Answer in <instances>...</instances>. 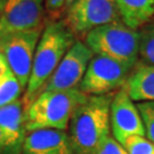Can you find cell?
I'll return each instance as SVG.
<instances>
[{"mask_svg": "<svg viewBox=\"0 0 154 154\" xmlns=\"http://www.w3.org/2000/svg\"><path fill=\"white\" fill-rule=\"evenodd\" d=\"M75 41L74 34L64 21H49L46 23L35 48L31 75L23 95L24 110L41 94L46 82Z\"/></svg>", "mask_w": 154, "mask_h": 154, "instance_id": "6da1fadb", "label": "cell"}, {"mask_svg": "<svg viewBox=\"0 0 154 154\" xmlns=\"http://www.w3.org/2000/svg\"><path fill=\"white\" fill-rule=\"evenodd\" d=\"M114 93L88 96L74 111L67 128L73 154H95L110 130V106Z\"/></svg>", "mask_w": 154, "mask_h": 154, "instance_id": "7a4b0ae2", "label": "cell"}, {"mask_svg": "<svg viewBox=\"0 0 154 154\" xmlns=\"http://www.w3.org/2000/svg\"><path fill=\"white\" fill-rule=\"evenodd\" d=\"M88 96L79 89L42 91L24 110L26 132L40 129L66 131L74 111L83 104Z\"/></svg>", "mask_w": 154, "mask_h": 154, "instance_id": "3957f363", "label": "cell"}, {"mask_svg": "<svg viewBox=\"0 0 154 154\" xmlns=\"http://www.w3.org/2000/svg\"><path fill=\"white\" fill-rule=\"evenodd\" d=\"M94 55L103 56L134 69L139 62V32L120 21L95 29L85 37Z\"/></svg>", "mask_w": 154, "mask_h": 154, "instance_id": "277c9868", "label": "cell"}, {"mask_svg": "<svg viewBox=\"0 0 154 154\" xmlns=\"http://www.w3.org/2000/svg\"><path fill=\"white\" fill-rule=\"evenodd\" d=\"M132 70L120 62L94 55L79 85V90L87 96L116 93L125 87Z\"/></svg>", "mask_w": 154, "mask_h": 154, "instance_id": "5b68a950", "label": "cell"}, {"mask_svg": "<svg viewBox=\"0 0 154 154\" xmlns=\"http://www.w3.org/2000/svg\"><path fill=\"white\" fill-rule=\"evenodd\" d=\"M42 30L44 26L0 37V54L4 56L11 72L16 77L24 90L31 75L33 57Z\"/></svg>", "mask_w": 154, "mask_h": 154, "instance_id": "8992f818", "label": "cell"}, {"mask_svg": "<svg viewBox=\"0 0 154 154\" xmlns=\"http://www.w3.org/2000/svg\"><path fill=\"white\" fill-rule=\"evenodd\" d=\"M120 21L114 0H73L64 20L74 37H86L90 31Z\"/></svg>", "mask_w": 154, "mask_h": 154, "instance_id": "52a82bcc", "label": "cell"}, {"mask_svg": "<svg viewBox=\"0 0 154 154\" xmlns=\"http://www.w3.org/2000/svg\"><path fill=\"white\" fill-rule=\"evenodd\" d=\"M93 56V51L83 42L75 41L46 82L41 93L79 89Z\"/></svg>", "mask_w": 154, "mask_h": 154, "instance_id": "ba28073f", "label": "cell"}, {"mask_svg": "<svg viewBox=\"0 0 154 154\" xmlns=\"http://www.w3.org/2000/svg\"><path fill=\"white\" fill-rule=\"evenodd\" d=\"M45 0H2L0 37L44 26Z\"/></svg>", "mask_w": 154, "mask_h": 154, "instance_id": "9c48e42d", "label": "cell"}, {"mask_svg": "<svg viewBox=\"0 0 154 154\" xmlns=\"http://www.w3.org/2000/svg\"><path fill=\"white\" fill-rule=\"evenodd\" d=\"M111 136L121 145L132 136H145V129L137 105L125 89L114 93L110 106Z\"/></svg>", "mask_w": 154, "mask_h": 154, "instance_id": "30bf717a", "label": "cell"}, {"mask_svg": "<svg viewBox=\"0 0 154 154\" xmlns=\"http://www.w3.org/2000/svg\"><path fill=\"white\" fill-rule=\"evenodd\" d=\"M0 129L5 136L6 154H21L26 136L22 99L0 107Z\"/></svg>", "mask_w": 154, "mask_h": 154, "instance_id": "8fae6325", "label": "cell"}, {"mask_svg": "<svg viewBox=\"0 0 154 154\" xmlns=\"http://www.w3.org/2000/svg\"><path fill=\"white\" fill-rule=\"evenodd\" d=\"M21 154H73L67 132L40 129L28 132Z\"/></svg>", "mask_w": 154, "mask_h": 154, "instance_id": "7c38bea8", "label": "cell"}, {"mask_svg": "<svg viewBox=\"0 0 154 154\" xmlns=\"http://www.w3.org/2000/svg\"><path fill=\"white\" fill-rule=\"evenodd\" d=\"M123 89L134 102H154V66L138 62Z\"/></svg>", "mask_w": 154, "mask_h": 154, "instance_id": "4fadbf2b", "label": "cell"}, {"mask_svg": "<svg viewBox=\"0 0 154 154\" xmlns=\"http://www.w3.org/2000/svg\"><path fill=\"white\" fill-rule=\"evenodd\" d=\"M120 20L128 28L139 30L154 16V0H114Z\"/></svg>", "mask_w": 154, "mask_h": 154, "instance_id": "5bb4252c", "label": "cell"}, {"mask_svg": "<svg viewBox=\"0 0 154 154\" xmlns=\"http://www.w3.org/2000/svg\"><path fill=\"white\" fill-rule=\"evenodd\" d=\"M139 32V58L146 65L154 66V22L145 24Z\"/></svg>", "mask_w": 154, "mask_h": 154, "instance_id": "9a60e30c", "label": "cell"}, {"mask_svg": "<svg viewBox=\"0 0 154 154\" xmlns=\"http://www.w3.org/2000/svg\"><path fill=\"white\" fill-rule=\"evenodd\" d=\"M24 91L21 83L13 73H8L0 80V107L16 102Z\"/></svg>", "mask_w": 154, "mask_h": 154, "instance_id": "2e32d148", "label": "cell"}, {"mask_svg": "<svg viewBox=\"0 0 154 154\" xmlns=\"http://www.w3.org/2000/svg\"><path fill=\"white\" fill-rule=\"evenodd\" d=\"M136 105L143 120L145 137L154 143V102H140Z\"/></svg>", "mask_w": 154, "mask_h": 154, "instance_id": "e0dca14e", "label": "cell"}, {"mask_svg": "<svg viewBox=\"0 0 154 154\" xmlns=\"http://www.w3.org/2000/svg\"><path fill=\"white\" fill-rule=\"evenodd\" d=\"M122 146L128 154H154V143L145 136H132Z\"/></svg>", "mask_w": 154, "mask_h": 154, "instance_id": "ac0fdd59", "label": "cell"}, {"mask_svg": "<svg viewBox=\"0 0 154 154\" xmlns=\"http://www.w3.org/2000/svg\"><path fill=\"white\" fill-rule=\"evenodd\" d=\"M95 154H128L125 147L120 143H118L112 136H107L102 144L99 145L98 149Z\"/></svg>", "mask_w": 154, "mask_h": 154, "instance_id": "d6986e66", "label": "cell"}, {"mask_svg": "<svg viewBox=\"0 0 154 154\" xmlns=\"http://www.w3.org/2000/svg\"><path fill=\"white\" fill-rule=\"evenodd\" d=\"M66 6V0H45V8L50 14H58Z\"/></svg>", "mask_w": 154, "mask_h": 154, "instance_id": "ffe728a7", "label": "cell"}, {"mask_svg": "<svg viewBox=\"0 0 154 154\" xmlns=\"http://www.w3.org/2000/svg\"><path fill=\"white\" fill-rule=\"evenodd\" d=\"M8 73H11L9 66L7 64L6 60L4 58V56L0 54V80H1L2 78H5Z\"/></svg>", "mask_w": 154, "mask_h": 154, "instance_id": "44dd1931", "label": "cell"}, {"mask_svg": "<svg viewBox=\"0 0 154 154\" xmlns=\"http://www.w3.org/2000/svg\"><path fill=\"white\" fill-rule=\"evenodd\" d=\"M0 154H6V142L5 136L0 129Z\"/></svg>", "mask_w": 154, "mask_h": 154, "instance_id": "7402d4cb", "label": "cell"}, {"mask_svg": "<svg viewBox=\"0 0 154 154\" xmlns=\"http://www.w3.org/2000/svg\"><path fill=\"white\" fill-rule=\"evenodd\" d=\"M72 2H73V0H66V6H67V7H69V6L71 5Z\"/></svg>", "mask_w": 154, "mask_h": 154, "instance_id": "603a6c76", "label": "cell"}, {"mask_svg": "<svg viewBox=\"0 0 154 154\" xmlns=\"http://www.w3.org/2000/svg\"><path fill=\"white\" fill-rule=\"evenodd\" d=\"M1 8H2V0H0V14H1Z\"/></svg>", "mask_w": 154, "mask_h": 154, "instance_id": "cb8c5ba5", "label": "cell"}]
</instances>
